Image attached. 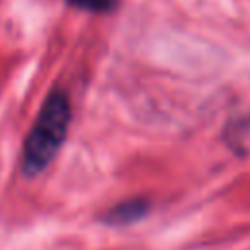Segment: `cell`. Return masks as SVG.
I'll use <instances>...</instances> for the list:
<instances>
[{
  "mask_svg": "<svg viewBox=\"0 0 250 250\" xmlns=\"http://www.w3.org/2000/svg\"><path fill=\"white\" fill-rule=\"evenodd\" d=\"M148 211V203L145 199H127L123 203H117L109 209L105 221L111 225H129L145 217Z\"/></svg>",
  "mask_w": 250,
  "mask_h": 250,
  "instance_id": "2",
  "label": "cell"
},
{
  "mask_svg": "<svg viewBox=\"0 0 250 250\" xmlns=\"http://www.w3.org/2000/svg\"><path fill=\"white\" fill-rule=\"evenodd\" d=\"M68 4L76 6V8H82V10H88V12H98V14H104V12H111L119 0H66Z\"/></svg>",
  "mask_w": 250,
  "mask_h": 250,
  "instance_id": "3",
  "label": "cell"
},
{
  "mask_svg": "<svg viewBox=\"0 0 250 250\" xmlns=\"http://www.w3.org/2000/svg\"><path fill=\"white\" fill-rule=\"evenodd\" d=\"M68 125H70V102L62 90H53L45 98L23 141L21 170L27 176L41 174L53 162V158L57 156L59 148L66 139Z\"/></svg>",
  "mask_w": 250,
  "mask_h": 250,
  "instance_id": "1",
  "label": "cell"
}]
</instances>
